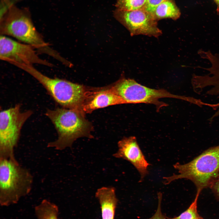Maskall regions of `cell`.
I'll list each match as a JSON object with an SVG mask.
<instances>
[{
	"instance_id": "6da1fadb",
	"label": "cell",
	"mask_w": 219,
	"mask_h": 219,
	"mask_svg": "<svg viewBox=\"0 0 219 219\" xmlns=\"http://www.w3.org/2000/svg\"><path fill=\"white\" fill-rule=\"evenodd\" d=\"M0 33L30 45L39 52L51 57L64 64L68 63L45 41L34 26L29 13L24 10L10 6L0 16Z\"/></svg>"
},
{
	"instance_id": "7a4b0ae2",
	"label": "cell",
	"mask_w": 219,
	"mask_h": 219,
	"mask_svg": "<svg viewBox=\"0 0 219 219\" xmlns=\"http://www.w3.org/2000/svg\"><path fill=\"white\" fill-rule=\"evenodd\" d=\"M84 113L81 110L63 107L47 109L45 115L54 125L58 135L57 139L48 143L47 147L62 150L71 147L79 138H92V126L85 118Z\"/></svg>"
},
{
	"instance_id": "3957f363",
	"label": "cell",
	"mask_w": 219,
	"mask_h": 219,
	"mask_svg": "<svg viewBox=\"0 0 219 219\" xmlns=\"http://www.w3.org/2000/svg\"><path fill=\"white\" fill-rule=\"evenodd\" d=\"M173 166L179 173L163 177L165 184L187 179L194 183L196 192L200 193L203 189L209 187L219 173V145L206 150L188 163H177Z\"/></svg>"
},
{
	"instance_id": "277c9868",
	"label": "cell",
	"mask_w": 219,
	"mask_h": 219,
	"mask_svg": "<svg viewBox=\"0 0 219 219\" xmlns=\"http://www.w3.org/2000/svg\"><path fill=\"white\" fill-rule=\"evenodd\" d=\"M33 177L16 160L0 158V204L8 207L17 203L30 192Z\"/></svg>"
},
{
	"instance_id": "5b68a950",
	"label": "cell",
	"mask_w": 219,
	"mask_h": 219,
	"mask_svg": "<svg viewBox=\"0 0 219 219\" xmlns=\"http://www.w3.org/2000/svg\"><path fill=\"white\" fill-rule=\"evenodd\" d=\"M23 69L40 83L62 107L83 111V107L92 92L85 86L65 80L48 77L33 65H24Z\"/></svg>"
},
{
	"instance_id": "8992f818",
	"label": "cell",
	"mask_w": 219,
	"mask_h": 219,
	"mask_svg": "<svg viewBox=\"0 0 219 219\" xmlns=\"http://www.w3.org/2000/svg\"><path fill=\"white\" fill-rule=\"evenodd\" d=\"M122 100L123 104L145 103L154 105L158 111L168 104L160 101L163 98L180 99L188 102L190 97L172 94L163 89H155L143 85L134 80L121 78L111 88Z\"/></svg>"
},
{
	"instance_id": "52a82bcc",
	"label": "cell",
	"mask_w": 219,
	"mask_h": 219,
	"mask_svg": "<svg viewBox=\"0 0 219 219\" xmlns=\"http://www.w3.org/2000/svg\"><path fill=\"white\" fill-rule=\"evenodd\" d=\"M20 104L3 110L0 113V158L16 160L15 149L18 144L23 125L33 113L21 110Z\"/></svg>"
},
{
	"instance_id": "ba28073f",
	"label": "cell",
	"mask_w": 219,
	"mask_h": 219,
	"mask_svg": "<svg viewBox=\"0 0 219 219\" xmlns=\"http://www.w3.org/2000/svg\"><path fill=\"white\" fill-rule=\"evenodd\" d=\"M113 15L131 36L143 35L156 38L162 33L158 26L157 21L145 9L128 11L116 9Z\"/></svg>"
},
{
	"instance_id": "9c48e42d",
	"label": "cell",
	"mask_w": 219,
	"mask_h": 219,
	"mask_svg": "<svg viewBox=\"0 0 219 219\" xmlns=\"http://www.w3.org/2000/svg\"><path fill=\"white\" fill-rule=\"evenodd\" d=\"M31 45L1 35L0 58L13 65L15 64L33 65L38 64L50 67L54 65L40 58Z\"/></svg>"
},
{
	"instance_id": "30bf717a",
	"label": "cell",
	"mask_w": 219,
	"mask_h": 219,
	"mask_svg": "<svg viewBox=\"0 0 219 219\" xmlns=\"http://www.w3.org/2000/svg\"><path fill=\"white\" fill-rule=\"evenodd\" d=\"M117 151L113 155L116 158L125 160L131 163L139 173L140 181L148 174L150 164L145 158L134 136L124 137L118 143Z\"/></svg>"
},
{
	"instance_id": "8fae6325",
	"label": "cell",
	"mask_w": 219,
	"mask_h": 219,
	"mask_svg": "<svg viewBox=\"0 0 219 219\" xmlns=\"http://www.w3.org/2000/svg\"><path fill=\"white\" fill-rule=\"evenodd\" d=\"M121 98L109 88L93 92L84 105L82 109L85 113L109 106L123 104Z\"/></svg>"
},
{
	"instance_id": "7c38bea8",
	"label": "cell",
	"mask_w": 219,
	"mask_h": 219,
	"mask_svg": "<svg viewBox=\"0 0 219 219\" xmlns=\"http://www.w3.org/2000/svg\"><path fill=\"white\" fill-rule=\"evenodd\" d=\"M95 197L100 205L102 219H114L118 199L116 189L112 186H103L98 189Z\"/></svg>"
},
{
	"instance_id": "4fadbf2b",
	"label": "cell",
	"mask_w": 219,
	"mask_h": 219,
	"mask_svg": "<svg viewBox=\"0 0 219 219\" xmlns=\"http://www.w3.org/2000/svg\"><path fill=\"white\" fill-rule=\"evenodd\" d=\"M206 59L210 62L211 65L204 70L209 72L204 77L206 85L209 87V92L212 96H219V54L209 53Z\"/></svg>"
},
{
	"instance_id": "5bb4252c",
	"label": "cell",
	"mask_w": 219,
	"mask_h": 219,
	"mask_svg": "<svg viewBox=\"0 0 219 219\" xmlns=\"http://www.w3.org/2000/svg\"><path fill=\"white\" fill-rule=\"evenodd\" d=\"M152 14L158 21L167 18L176 20L181 14L174 0H164L156 7Z\"/></svg>"
},
{
	"instance_id": "9a60e30c",
	"label": "cell",
	"mask_w": 219,
	"mask_h": 219,
	"mask_svg": "<svg viewBox=\"0 0 219 219\" xmlns=\"http://www.w3.org/2000/svg\"><path fill=\"white\" fill-rule=\"evenodd\" d=\"M37 219H59V209L54 203L47 199H43L34 208Z\"/></svg>"
},
{
	"instance_id": "2e32d148",
	"label": "cell",
	"mask_w": 219,
	"mask_h": 219,
	"mask_svg": "<svg viewBox=\"0 0 219 219\" xmlns=\"http://www.w3.org/2000/svg\"><path fill=\"white\" fill-rule=\"evenodd\" d=\"M200 193L196 192L195 198L188 208L178 216L173 217H167V219H204L199 214L197 203Z\"/></svg>"
},
{
	"instance_id": "e0dca14e",
	"label": "cell",
	"mask_w": 219,
	"mask_h": 219,
	"mask_svg": "<svg viewBox=\"0 0 219 219\" xmlns=\"http://www.w3.org/2000/svg\"><path fill=\"white\" fill-rule=\"evenodd\" d=\"M147 0H118L116 9L128 11L145 9Z\"/></svg>"
},
{
	"instance_id": "ac0fdd59",
	"label": "cell",
	"mask_w": 219,
	"mask_h": 219,
	"mask_svg": "<svg viewBox=\"0 0 219 219\" xmlns=\"http://www.w3.org/2000/svg\"><path fill=\"white\" fill-rule=\"evenodd\" d=\"M158 205L157 210L154 214L148 219H166L167 216L163 214L162 210L161 203L162 199V194L161 192L158 193Z\"/></svg>"
},
{
	"instance_id": "d6986e66",
	"label": "cell",
	"mask_w": 219,
	"mask_h": 219,
	"mask_svg": "<svg viewBox=\"0 0 219 219\" xmlns=\"http://www.w3.org/2000/svg\"><path fill=\"white\" fill-rule=\"evenodd\" d=\"M209 188L211 189L216 199L219 201V173Z\"/></svg>"
},
{
	"instance_id": "ffe728a7",
	"label": "cell",
	"mask_w": 219,
	"mask_h": 219,
	"mask_svg": "<svg viewBox=\"0 0 219 219\" xmlns=\"http://www.w3.org/2000/svg\"><path fill=\"white\" fill-rule=\"evenodd\" d=\"M164 0H147L145 9L152 14L156 7Z\"/></svg>"
},
{
	"instance_id": "44dd1931",
	"label": "cell",
	"mask_w": 219,
	"mask_h": 219,
	"mask_svg": "<svg viewBox=\"0 0 219 219\" xmlns=\"http://www.w3.org/2000/svg\"><path fill=\"white\" fill-rule=\"evenodd\" d=\"M217 5V12L219 16V0H213Z\"/></svg>"
},
{
	"instance_id": "7402d4cb",
	"label": "cell",
	"mask_w": 219,
	"mask_h": 219,
	"mask_svg": "<svg viewBox=\"0 0 219 219\" xmlns=\"http://www.w3.org/2000/svg\"><path fill=\"white\" fill-rule=\"evenodd\" d=\"M3 1H8L9 0H3Z\"/></svg>"
}]
</instances>
